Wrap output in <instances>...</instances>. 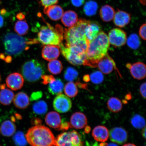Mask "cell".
Returning <instances> with one entry per match:
<instances>
[{
    "label": "cell",
    "mask_w": 146,
    "mask_h": 146,
    "mask_svg": "<svg viewBox=\"0 0 146 146\" xmlns=\"http://www.w3.org/2000/svg\"><path fill=\"white\" fill-rule=\"evenodd\" d=\"M63 68L62 64L59 60H54L50 62L48 64V70L54 74H58L61 73Z\"/></svg>",
    "instance_id": "29"
},
{
    "label": "cell",
    "mask_w": 146,
    "mask_h": 146,
    "mask_svg": "<svg viewBox=\"0 0 146 146\" xmlns=\"http://www.w3.org/2000/svg\"><path fill=\"white\" fill-rule=\"evenodd\" d=\"M42 96V94L41 92H37L33 93L31 96L32 100H36L39 99Z\"/></svg>",
    "instance_id": "45"
},
{
    "label": "cell",
    "mask_w": 146,
    "mask_h": 146,
    "mask_svg": "<svg viewBox=\"0 0 146 146\" xmlns=\"http://www.w3.org/2000/svg\"><path fill=\"white\" fill-rule=\"evenodd\" d=\"M110 44L108 36L102 31L88 46L86 50L87 65L97 67L98 62L108 54Z\"/></svg>",
    "instance_id": "1"
},
{
    "label": "cell",
    "mask_w": 146,
    "mask_h": 146,
    "mask_svg": "<svg viewBox=\"0 0 146 146\" xmlns=\"http://www.w3.org/2000/svg\"><path fill=\"white\" fill-rule=\"evenodd\" d=\"M142 133V136H143L144 138L146 139V127L143 128Z\"/></svg>",
    "instance_id": "50"
},
{
    "label": "cell",
    "mask_w": 146,
    "mask_h": 146,
    "mask_svg": "<svg viewBox=\"0 0 146 146\" xmlns=\"http://www.w3.org/2000/svg\"><path fill=\"white\" fill-rule=\"evenodd\" d=\"M140 3H141L142 5H146V0H139Z\"/></svg>",
    "instance_id": "51"
},
{
    "label": "cell",
    "mask_w": 146,
    "mask_h": 146,
    "mask_svg": "<svg viewBox=\"0 0 146 146\" xmlns=\"http://www.w3.org/2000/svg\"><path fill=\"white\" fill-rule=\"evenodd\" d=\"M58 46L62 54L69 62L75 66L87 65V47L79 45L67 47L62 42Z\"/></svg>",
    "instance_id": "5"
},
{
    "label": "cell",
    "mask_w": 146,
    "mask_h": 146,
    "mask_svg": "<svg viewBox=\"0 0 146 146\" xmlns=\"http://www.w3.org/2000/svg\"><path fill=\"white\" fill-rule=\"evenodd\" d=\"M22 72L27 81L30 82L37 81L44 74V65L36 60L26 62L23 66Z\"/></svg>",
    "instance_id": "7"
},
{
    "label": "cell",
    "mask_w": 146,
    "mask_h": 146,
    "mask_svg": "<svg viewBox=\"0 0 146 146\" xmlns=\"http://www.w3.org/2000/svg\"><path fill=\"white\" fill-rule=\"evenodd\" d=\"M4 24V19L2 16L0 15V28L3 26Z\"/></svg>",
    "instance_id": "49"
},
{
    "label": "cell",
    "mask_w": 146,
    "mask_h": 146,
    "mask_svg": "<svg viewBox=\"0 0 146 146\" xmlns=\"http://www.w3.org/2000/svg\"><path fill=\"white\" fill-rule=\"evenodd\" d=\"M146 23H144L140 27L139 30V34L142 39L145 41L146 37Z\"/></svg>",
    "instance_id": "41"
},
{
    "label": "cell",
    "mask_w": 146,
    "mask_h": 146,
    "mask_svg": "<svg viewBox=\"0 0 146 146\" xmlns=\"http://www.w3.org/2000/svg\"><path fill=\"white\" fill-rule=\"evenodd\" d=\"M14 93L12 91L5 88L1 89L0 91V103L3 105H10L13 100Z\"/></svg>",
    "instance_id": "26"
},
{
    "label": "cell",
    "mask_w": 146,
    "mask_h": 146,
    "mask_svg": "<svg viewBox=\"0 0 146 146\" xmlns=\"http://www.w3.org/2000/svg\"><path fill=\"white\" fill-rule=\"evenodd\" d=\"M45 121L48 126L58 130H59L62 123L60 115L54 111L50 112L46 115Z\"/></svg>",
    "instance_id": "20"
},
{
    "label": "cell",
    "mask_w": 146,
    "mask_h": 146,
    "mask_svg": "<svg viewBox=\"0 0 146 146\" xmlns=\"http://www.w3.org/2000/svg\"><path fill=\"white\" fill-rule=\"evenodd\" d=\"M16 17L18 18V19H19L20 21H22L25 18V16L22 13H20L17 15Z\"/></svg>",
    "instance_id": "47"
},
{
    "label": "cell",
    "mask_w": 146,
    "mask_h": 146,
    "mask_svg": "<svg viewBox=\"0 0 146 146\" xmlns=\"http://www.w3.org/2000/svg\"><path fill=\"white\" fill-rule=\"evenodd\" d=\"M109 136L112 142L122 145L127 141L128 134L127 131L123 128L116 127L110 131Z\"/></svg>",
    "instance_id": "12"
},
{
    "label": "cell",
    "mask_w": 146,
    "mask_h": 146,
    "mask_svg": "<svg viewBox=\"0 0 146 146\" xmlns=\"http://www.w3.org/2000/svg\"><path fill=\"white\" fill-rule=\"evenodd\" d=\"M70 124L75 129L83 128L87 124L86 116L83 113L76 112L73 114L70 118Z\"/></svg>",
    "instance_id": "19"
},
{
    "label": "cell",
    "mask_w": 146,
    "mask_h": 146,
    "mask_svg": "<svg viewBox=\"0 0 146 146\" xmlns=\"http://www.w3.org/2000/svg\"><path fill=\"white\" fill-rule=\"evenodd\" d=\"M25 136L31 146H54L55 138L50 129L44 126L36 125L31 128Z\"/></svg>",
    "instance_id": "3"
},
{
    "label": "cell",
    "mask_w": 146,
    "mask_h": 146,
    "mask_svg": "<svg viewBox=\"0 0 146 146\" xmlns=\"http://www.w3.org/2000/svg\"><path fill=\"white\" fill-rule=\"evenodd\" d=\"M92 136L96 141L104 142L106 141L109 138V131L104 126H98L93 129Z\"/></svg>",
    "instance_id": "21"
},
{
    "label": "cell",
    "mask_w": 146,
    "mask_h": 146,
    "mask_svg": "<svg viewBox=\"0 0 146 146\" xmlns=\"http://www.w3.org/2000/svg\"><path fill=\"white\" fill-rule=\"evenodd\" d=\"M64 93L69 98H74L77 96L78 90L75 83L72 82L67 83L64 88Z\"/></svg>",
    "instance_id": "33"
},
{
    "label": "cell",
    "mask_w": 146,
    "mask_h": 146,
    "mask_svg": "<svg viewBox=\"0 0 146 146\" xmlns=\"http://www.w3.org/2000/svg\"><path fill=\"white\" fill-rule=\"evenodd\" d=\"M49 84L48 90L52 95H58L63 92L64 85L61 80L55 79Z\"/></svg>",
    "instance_id": "27"
},
{
    "label": "cell",
    "mask_w": 146,
    "mask_h": 146,
    "mask_svg": "<svg viewBox=\"0 0 146 146\" xmlns=\"http://www.w3.org/2000/svg\"><path fill=\"white\" fill-rule=\"evenodd\" d=\"M33 110L35 114L43 115L47 112L48 107L45 102L43 100H39L34 104L33 106Z\"/></svg>",
    "instance_id": "30"
},
{
    "label": "cell",
    "mask_w": 146,
    "mask_h": 146,
    "mask_svg": "<svg viewBox=\"0 0 146 146\" xmlns=\"http://www.w3.org/2000/svg\"><path fill=\"white\" fill-rule=\"evenodd\" d=\"M43 12L50 19L55 21L61 19L64 13L62 8L55 5L44 7Z\"/></svg>",
    "instance_id": "18"
},
{
    "label": "cell",
    "mask_w": 146,
    "mask_h": 146,
    "mask_svg": "<svg viewBox=\"0 0 146 146\" xmlns=\"http://www.w3.org/2000/svg\"><path fill=\"white\" fill-rule=\"evenodd\" d=\"M58 1L59 0H40L41 5L44 7L57 4Z\"/></svg>",
    "instance_id": "39"
},
{
    "label": "cell",
    "mask_w": 146,
    "mask_h": 146,
    "mask_svg": "<svg viewBox=\"0 0 146 146\" xmlns=\"http://www.w3.org/2000/svg\"><path fill=\"white\" fill-rule=\"evenodd\" d=\"M115 13L113 7L109 5H105L100 9V15L102 21L105 22H109L113 19Z\"/></svg>",
    "instance_id": "24"
},
{
    "label": "cell",
    "mask_w": 146,
    "mask_h": 146,
    "mask_svg": "<svg viewBox=\"0 0 146 146\" xmlns=\"http://www.w3.org/2000/svg\"><path fill=\"white\" fill-rule=\"evenodd\" d=\"M42 26L38 34V41L44 45L59 46L63 38V30L60 25L55 29L50 25Z\"/></svg>",
    "instance_id": "6"
},
{
    "label": "cell",
    "mask_w": 146,
    "mask_h": 146,
    "mask_svg": "<svg viewBox=\"0 0 146 146\" xmlns=\"http://www.w3.org/2000/svg\"><path fill=\"white\" fill-rule=\"evenodd\" d=\"M5 57L4 60L6 62L8 63L11 62L12 60L11 56H5Z\"/></svg>",
    "instance_id": "48"
},
{
    "label": "cell",
    "mask_w": 146,
    "mask_h": 146,
    "mask_svg": "<svg viewBox=\"0 0 146 146\" xmlns=\"http://www.w3.org/2000/svg\"><path fill=\"white\" fill-rule=\"evenodd\" d=\"M113 20L116 26L121 28L126 26L130 23L131 15L127 12L118 9L115 13Z\"/></svg>",
    "instance_id": "17"
},
{
    "label": "cell",
    "mask_w": 146,
    "mask_h": 146,
    "mask_svg": "<svg viewBox=\"0 0 146 146\" xmlns=\"http://www.w3.org/2000/svg\"><path fill=\"white\" fill-rule=\"evenodd\" d=\"M115 64L108 54L100 59L97 64L100 72L105 74H109L112 72L115 67Z\"/></svg>",
    "instance_id": "15"
},
{
    "label": "cell",
    "mask_w": 146,
    "mask_h": 146,
    "mask_svg": "<svg viewBox=\"0 0 146 146\" xmlns=\"http://www.w3.org/2000/svg\"><path fill=\"white\" fill-rule=\"evenodd\" d=\"M98 5L95 1H90L86 3L84 7V11L88 16H92L96 14Z\"/></svg>",
    "instance_id": "32"
},
{
    "label": "cell",
    "mask_w": 146,
    "mask_h": 146,
    "mask_svg": "<svg viewBox=\"0 0 146 146\" xmlns=\"http://www.w3.org/2000/svg\"><path fill=\"white\" fill-rule=\"evenodd\" d=\"M123 146H137L135 145H134V144H131V143H128L125 144V145H124Z\"/></svg>",
    "instance_id": "53"
},
{
    "label": "cell",
    "mask_w": 146,
    "mask_h": 146,
    "mask_svg": "<svg viewBox=\"0 0 146 146\" xmlns=\"http://www.w3.org/2000/svg\"><path fill=\"white\" fill-rule=\"evenodd\" d=\"M107 105L109 110L113 113L119 112L123 108L121 102L117 98H110L108 101Z\"/></svg>",
    "instance_id": "28"
},
{
    "label": "cell",
    "mask_w": 146,
    "mask_h": 146,
    "mask_svg": "<svg viewBox=\"0 0 146 146\" xmlns=\"http://www.w3.org/2000/svg\"><path fill=\"white\" fill-rule=\"evenodd\" d=\"M127 42L128 46L133 50L137 49L141 45L139 38L136 34H131L127 39Z\"/></svg>",
    "instance_id": "34"
},
{
    "label": "cell",
    "mask_w": 146,
    "mask_h": 146,
    "mask_svg": "<svg viewBox=\"0 0 146 146\" xmlns=\"http://www.w3.org/2000/svg\"><path fill=\"white\" fill-rule=\"evenodd\" d=\"M70 127V124L67 122H62L59 130H67Z\"/></svg>",
    "instance_id": "44"
},
{
    "label": "cell",
    "mask_w": 146,
    "mask_h": 146,
    "mask_svg": "<svg viewBox=\"0 0 146 146\" xmlns=\"http://www.w3.org/2000/svg\"><path fill=\"white\" fill-rule=\"evenodd\" d=\"M126 67L130 71L131 75L135 79L142 80L145 78L146 65L142 62H137L133 64L127 63Z\"/></svg>",
    "instance_id": "11"
},
{
    "label": "cell",
    "mask_w": 146,
    "mask_h": 146,
    "mask_svg": "<svg viewBox=\"0 0 146 146\" xmlns=\"http://www.w3.org/2000/svg\"><path fill=\"white\" fill-rule=\"evenodd\" d=\"M107 146H118L116 144L113 143H110L108 145L107 144Z\"/></svg>",
    "instance_id": "52"
},
{
    "label": "cell",
    "mask_w": 146,
    "mask_h": 146,
    "mask_svg": "<svg viewBox=\"0 0 146 146\" xmlns=\"http://www.w3.org/2000/svg\"><path fill=\"white\" fill-rule=\"evenodd\" d=\"M60 54L59 47L57 45H46L42 51V57L48 61L57 59Z\"/></svg>",
    "instance_id": "14"
},
{
    "label": "cell",
    "mask_w": 146,
    "mask_h": 146,
    "mask_svg": "<svg viewBox=\"0 0 146 146\" xmlns=\"http://www.w3.org/2000/svg\"><path fill=\"white\" fill-rule=\"evenodd\" d=\"M14 30L20 36L25 35L27 34L29 30V26L25 21H18L15 23Z\"/></svg>",
    "instance_id": "31"
},
{
    "label": "cell",
    "mask_w": 146,
    "mask_h": 146,
    "mask_svg": "<svg viewBox=\"0 0 146 146\" xmlns=\"http://www.w3.org/2000/svg\"><path fill=\"white\" fill-rule=\"evenodd\" d=\"M90 79L94 84H99L103 82L104 76L101 72L97 71L91 74Z\"/></svg>",
    "instance_id": "38"
},
{
    "label": "cell",
    "mask_w": 146,
    "mask_h": 146,
    "mask_svg": "<svg viewBox=\"0 0 146 146\" xmlns=\"http://www.w3.org/2000/svg\"><path fill=\"white\" fill-rule=\"evenodd\" d=\"M61 19L63 25L68 27L74 26L78 20L77 14L72 10L67 11L64 13Z\"/></svg>",
    "instance_id": "22"
},
{
    "label": "cell",
    "mask_w": 146,
    "mask_h": 146,
    "mask_svg": "<svg viewBox=\"0 0 146 146\" xmlns=\"http://www.w3.org/2000/svg\"><path fill=\"white\" fill-rule=\"evenodd\" d=\"M16 127L15 124L10 120H7L1 124L0 131L3 135L10 137L15 132Z\"/></svg>",
    "instance_id": "25"
},
{
    "label": "cell",
    "mask_w": 146,
    "mask_h": 146,
    "mask_svg": "<svg viewBox=\"0 0 146 146\" xmlns=\"http://www.w3.org/2000/svg\"><path fill=\"white\" fill-rule=\"evenodd\" d=\"M78 76V72L72 67H68L66 70L64 74V77L67 81L72 82Z\"/></svg>",
    "instance_id": "37"
},
{
    "label": "cell",
    "mask_w": 146,
    "mask_h": 146,
    "mask_svg": "<svg viewBox=\"0 0 146 146\" xmlns=\"http://www.w3.org/2000/svg\"><path fill=\"white\" fill-rule=\"evenodd\" d=\"M13 140L14 143L17 146H26L27 143L25 135L21 131H18L14 134Z\"/></svg>",
    "instance_id": "36"
},
{
    "label": "cell",
    "mask_w": 146,
    "mask_h": 146,
    "mask_svg": "<svg viewBox=\"0 0 146 146\" xmlns=\"http://www.w3.org/2000/svg\"><path fill=\"white\" fill-rule=\"evenodd\" d=\"M131 123L133 127L137 129H143L145 127V119L140 115H135L131 119Z\"/></svg>",
    "instance_id": "35"
},
{
    "label": "cell",
    "mask_w": 146,
    "mask_h": 146,
    "mask_svg": "<svg viewBox=\"0 0 146 146\" xmlns=\"http://www.w3.org/2000/svg\"><path fill=\"white\" fill-rule=\"evenodd\" d=\"M15 106L20 109H25L30 105V99L28 96L23 92H20L16 94L13 99Z\"/></svg>",
    "instance_id": "23"
},
{
    "label": "cell",
    "mask_w": 146,
    "mask_h": 146,
    "mask_svg": "<svg viewBox=\"0 0 146 146\" xmlns=\"http://www.w3.org/2000/svg\"><path fill=\"white\" fill-rule=\"evenodd\" d=\"M72 102L65 95L60 94L55 98L53 102V107L56 111L60 113L68 112L72 108Z\"/></svg>",
    "instance_id": "10"
},
{
    "label": "cell",
    "mask_w": 146,
    "mask_h": 146,
    "mask_svg": "<svg viewBox=\"0 0 146 146\" xmlns=\"http://www.w3.org/2000/svg\"><path fill=\"white\" fill-rule=\"evenodd\" d=\"M7 86L12 90L16 91L23 87L24 80L22 75L17 72L12 73L8 76L6 80Z\"/></svg>",
    "instance_id": "13"
},
{
    "label": "cell",
    "mask_w": 146,
    "mask_h": 146,
    "mask_svg": "<svg viewBox=\"0 0 146 146\" xmlns=\"http://www.w3.org/2000/svg\"><path fill=\"white\" fill-rule=\"evenodd\" d=\"M5 52L10 55L17 56L29 48L27 45L38 43L37 40L28 39L12 33L6 34L3 40Z\"/></svg>",
    "instance_id": "4"
},
{
    "label": "cell",
    "mask_w": 146,
    "mask_h": 146,
    "mask_svg": "<svg viewBox=\"0 0 146 146\" xmlns=\"http://www.w3.org/2000/svg\"><path fill=\"white\" fill-rule=\"evenodd\" d=\"M83 142L77 131L64 132L55 139L54 146H83Z\"/></svg>",
    "instance_id": "8"
},
{
    "label": "cell",
    "mask_w": 146,
    "mask_h": 146,
    "mask_svg": "<svg viewBox=\"0 0 146 146\" xmlns=\"http://www.w3.org/2000/svg\"><path fill=\"white\" fill-rule=\"evenodd\" d=\"M110 44L115 47H120L125 44L127 40L126 33L119 28H114L109 33Z\"/></svg>",
    "instance_id": "9"
},
{
    "label": "cell",
    "mask_w": 146,
    "mask_h": 146,
    "mask_svg": "<svg viewBox=\"0 0 146 146\" xmlns=\"http://www.w3.org/2000/svg\"><path fill=\"white\" fill-rule=\"evenodd\" d=\"M43 80L42 83L43 84L46 85L51 83V82L54 81L55 78L52 75H43L41 77Z\"/></svg>",
    "instance_id": "40"
},
{
    "label": "cell",
    "mask_w": 146,
    "mask_h": 146,
    "mask_svg": "<svg viewBox=\"0 0 146 146\" xmlns=\"http://www.w3.org/2000/svg\"><path fill=\"white\" fill-rule=\"evenodd\" d=\"M0 132H1V131H0Z\"/></svg>",
    "instance_id": "55"
},
{
    "label": "cell",
    "mask_w": 146,
    "mask_h": 146,
    "mask_svg": "<svg viewBox=\"0 0 146 146\" xmlns=\"http://www.w3.org/2000/svg\"><path fill=\"white\" fill-rule=\"evenodd\" d=\"M101 27L99 23L96 22H90L87 25L85 30V34L88 44L95 38L102 31Z\"/></svg>",
    "instance_id": "16"
},
{
    "label": "cell",
    "mask_w": 146,
    "mask_h": 146,
    "mask_svg": "<svg viewBox=\"0 0 146 146\" xmlns=\"http://www.w3.org/2000/svg\"><path fill=\"white\" fill-rule=\"evenodd\" d=\"M41 120L39 119L35 118L33 120V123L36 125H39L41 123Z\"/></svg>",
    "instance_id": "46"
},
{
    "label": "cell",
    "mask_w": 146,
    "mask_h": 146,
    "mask_svg": "<svg viewBox=\"0 0 146 146\" xmlns=\"http://www.w3.org/2000/svg\"><path fill=\"white\" fill-rule=\"evenodd\" d=\"M73 5L76 7H80L84 3L85 0H71Z\"/></svg>",
    "instance_id": "43"
},
{
    "label": "cell",
    "mask_w": 146,
    "mask_h": 146,
    "mask_svg": "<svg viewBox=\"0 0 146 146\" xmlns=\"http://www.w3.org/2000/svg\"><path fill=\"white\" fill-rule=\"evenodd\" d=\"M90 21L84 19H78L77 23L72 27L63 30V37L65 40V46L69 47L79 45L88 47L85 30Z\"/></svg>",
    "instance_id": "2"
},
{
    "label": "cell",
    "mask_w": 146,
    "mask_h": 146,
    "mask_svg": "<svg viewBox=\"0 0 146 146\" xmlns=\"http://www.w3.org/2000/svg\"><path fill=\"white\" fill-rule=\"evenodd\" d=\"M146 82L142 83L140 87V92L141 96L144 98H146Z\"/></svg>",
    "instance_id": "42"
},
{
    "label": "cell",
    "mask_w": 146,
    "mask_h": 146,
    "mask_svg": "<svg viewBox=\"0 0 146 146\" xmlns=\"http://www.w3.org/2000/svg\"><path fill=\"white\" fill-rule=\"evenodd\" d=\"M0 79H1V76H0Z\"/></svg>",
    "instance_id": "54"
}]
</instances>
